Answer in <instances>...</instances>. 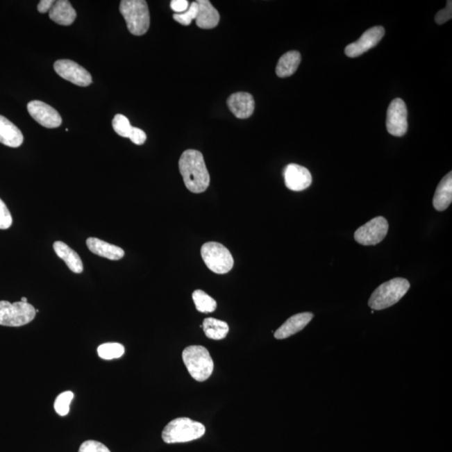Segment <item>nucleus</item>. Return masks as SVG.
I'll return each instance as SVG.
<instances>
[{
  "label": "nucleus",
  "mask_w": 452,
  "mask_h": 452,
  "mask_svg": "<svg viewBox=\"0 0 452 452\" xmlns=\"http://www.w3.org/2000/svg\"><path fill=\"white\" fill-rule=\"evenodd\" d=\"M178 168L186 188L190 192H205L210 185V177L208 172L203 154L199 151L188 149L182 153Z\"/></svg>",
  "instance_id": "nucleus-1"
},
{
  "label": "nucleus",
  "mask_w": 452,
  "mask_h": 452,
  "mask_svg": "<svg viewBox=\"0 0 452 452\" xmlns=\"http://www.w3.org/2000/svg\"><path fill=\"white\" fill-rule=\"evenodd\" d=\"M410 287V283L405 278L391 279L376 289L370 296L369 306L376 311L392 307L402 299Z\"/></svg>",
  "instance_id": "nucleus-2"
},
{
  "label": "nucleus",
  "mask_w": 452,
  "mask_h": 452,
  "mask_svg": "<svg viewBox=\"0 0 452 452\" xmlns=\"http://www.w3.org/2000/svg\"><path fill=\"white\" fill-rule=\"evenodd\" d=\"M206 433V426L190 418H177L165 427L162 438L167 444L185 443L201 438Z\"/></svg>",
  "instance_id": "nucleus-3"
},
{
  "label": "nucleus",
  "mask_w": 452,
  "mask_h": 452,
  "mask_svg": "<svg viewBox=\"0 0 452 452\" xmlns=\"http://www.w3.org/2000/svg\"><path fill=\"white\" fill-rule=\"evenodd\" d=\"M187 369L195 380L203 382L211 376L214 361L209 351L203 346H189L182 354Z\"/></svg>",
  "instance_id": "nucleus-4"
},
{
  "label": "nucleus",
  "mask_w": 452,
  "mask_h": 452,
  "mask_svg": "<svg viewBox=\"0 0 452 452\" xmlns=\"http://www.w3.org/2000/svg\"><path fill=\"white\" fill-rule=\"evenodd\" d=\"M119 10L130 33L140 36L147 33L150 26L148 3L144 0H123Z\"/></svg>",
  "instance_id": "nucleus-5"
},
{
  "label": "nucleus",
  "mask_w": 452,
  "mask_h": 452,
  "mask_svg": "<svg viewBox=\"0 0 452 452\" xmlns=\"http://www.w3.org/2000/svg\"><path fill=\"white\" fill-rule=\"evenodd\" d=\"M36 309L28 303L0 301V325L6 327H20L33 321Z\"/></svg>",
  "instance_id": "nucleus-6"
},
{
  "label": "nucleus",
  "mask_w": 452,
  "mask_h": 452,
  "mask_svg": "<svg viewBox=\"0 0 452 452\" xmlns=\"http://www.w3.org/2000/svg\"><path fill=\"white\" fill-rule=\"evenodd\" d=\"M201 256L210 271L217 274H226L234 266V259L229 250L222 244L207 242L201 247Z\"/></svg>",
  "instance_id": "nucleus-7"
},
{
  "label": "nucleus",
  "mask_w": 452,
  "mask_h": 452,
  "mask_svg": "<svg viewBox=\"0 0 452 452\" xmlns=\"http://www.w3.org/2000/svg\"><path fill=\"white\" fill-rule=\"evenodd\" d=\"M389 231V223L382 217H376L358 228L354 239L363 246H376L385 238Z\"/></svg>",
  "instance_id": "nucleus-8"
},
{
  "label": "nucleus",
  "mask_w": 452,
  "mask_h": 452,
  "mask_svg": "<svg viewBox=\"0 0 452 452\" xmlns=\"http://www.w3.org/2000/svg\"><path fill=\"white\" fill-rule=\"evenodd\" d=\"M408 112L405 101L396 99L391 101L387 112L386 127L391 135L404 136L408 129Z\"/></svg>",
  "instance_id": "nucleus-9"
},
{
  "label": "nucleus",
  "mask_w": 452,
  "mask_h": 452,
  "mask_svg": "<svg viewBox=\"0 0 452 452\" xmlns=\"http://www.w3.org/2000/svg\"><path fill=\"white\" fill-rule=\"evenodd\" d=\"M57 74L79 87H88L92 83V76L79 64L71 60H59L54 64Z\"/></svg>",
  "instance_id": "nucleus-10"
},
{
  "label": "nucleus",
  "mask_w": 452,
  "mask_h": 452,
  "mask_svg": "<svg viewBox=\"0 0 452 452\" xmlns=\"http://www.w3.org/2000/svg\"><path fill=\"white\" fill-rule=\"evenodd\" d=\"M27 108L30 115L44 128H56L62 125V119L60 113L43 101H32L28 103Z\"/></svg>",
  "instance_id": "nucleus-11"
},
{
  "label": "nucleus",
  "mask_w": 452,
  "mask_h": 452,
  "mask_svg": "<svg viewBox=\"0 0 452 452\" xmlns=\"http://www.w3.org/2000/svg\"><path fill=\"white\" fill-rule=\"evenodd\" d=\"M385 31L384 27L376 26L366 31L357 42L349 44L345 48V54L351 58L363 55L370 49L376 47L378 43L384 37Z\"/></svg>",
  "instance_id": "nucleus-12"
},
{
  "label": "nucleus",
  "mask_w": 452,
  "mask_h": 452,
  "mask_svg": "<svg viewBox=\"0 0 452 452\" xmlns=\"http://www.w3.org/2000/svg\"><path fill=\"white\" fill-rule=\"evenodd\" d=\"M283 175L287 188L296 192L308 189L312 184L311 173L305 167L299 165H288L284 169Z\"/></svg>",
  "instance_id": "nucleus-13"
},
{
  "label": "nucleus",
  "mask_w": 452,
  "mask_h": 452,
  "mask_svg": "<svg viewBox=\"0 0 452 452\" xmlns=\"http://www.w3.org/2000/svg\"><path fill=\"white\" fill-rule=\"evenodd\" d=\"M228 108L239 119H246L254 112L255 100L250 93L236 92L227 100Z\"/></svg>",
  "instance_id": "nucleus-14"
},
{
  "label": "nucleus",
  "mask_w": 452,
  "mask_h": 452,
  "mask_svg": "<svg viewBox=\"0 0 452 452\" xmlns=\"http://www.w3.org/2000/svg\"><path fill=\"white\" fill-rule=\"evenodd\" d=\"M313 315L311 312H301L288 319L276 330L274 337L276 340H285L301 331L310 323Z\"/></svg>",
  "instance_id": "nucleus-15"
},
{
  "label": "nucleus",
  "mask_w": 452,
  "mask_h": 452,
  "mask_svg": "<svg viewBox=\"0 0 452 452\" xmlns=\"http://www.w3.org/2000/svg\"><path fill=\"white\" fill-rule=\"evenodd\" d=\"M199 13L196 19L197 26L205 30H210L218 26L221 16L209 0H198Z\"/></svg>",
  "instance_id": "nucleus-16"
},
{
  "label": "nucleus",
  "mask_w": 452,
  "mask_h": 452,
  "mask_svg": "<svg viewBox=\"0 0 452 452\" xmlns=\"http://www.w3.org/2000/svg\"><path fill=\"white\" fill-rule=\"evenodd\" d=\"M87 246L93 254L108 260H121L125 255V252L122 248L94 237H90L87 240Z\"/></svg>",
  "instance_id": "nucleus-17"
},
{
  "label": "nucleus",
  "mask_w": 452,
  "mask_h": 452,
  "mask_svg": "<svg viewBox=\"0 0 452 452\" xmlns=\"http://www.w3.org/2000/svg\"><path fill=\"white\" fill-rule=\"evenodd\" d=\"M49 17L60 26H68L75 22L76 12L67 0H58L49 11Z\"/></svg>",
  "instance_id": "nucleus-18"
},
{
  "label": "nucleus",
  "mask_w": 452,
  "mask_h": 452,
  "mask_svg": "<svg viewBox=\"0 0 452 452\" xmlns=\"http://www.w3.org/2000/svg\"><path fill=\"white\" fill-rule=\"evenodd\" d=\"M23 142L22 131L6 117L0 115V142L10 148H18Z\"/></svg>",
  "instance_id": "nucleus-19"
},
{
  "label": "nucleus",
  "mask_w": 452,
  "mask_h": 452,
  "mask_svg": "<svg viewBox=\"0 0 452 452\" xmlns=\"http://www.w3.org/2000/svg\"><path fill=\"white\" fill-rule=\"evenodd\" d=\"M59 258L66 262L69 269L74 274H81L84 270L83 260L74 250L62 242H56L53 245Z\"/></svg>",
  "instance_id": "nucleus-20"
},
{
  "label": "nucleus",
  "mask_w": 452,
  "mask_h": 452,
  "mask_svg": "<svg viewBox=\"0 0 452 452\" xmlns=\"http://www.w3.org/2000/svg\"><path fill=\"white\" fill-rule=\"evenodd\" d=\"M452 201V173L447 174L437 186L433 199L435 210L444 211L447 209Z\"/></svg>",
  "instance_id": "nucleus-21"
},
{
  "label": "nucleus",
  "mask_w": 452,
  "mask_h": 452,
  "mask_svg": "<svg viewBox=\"0 0 452 452\" xmlns=\"http://www.w3.org/2000/svg\"><path fill=\"white\" fill-rule=\"evenodd\" d=\"M301 63V54L299 51H291L281 57L276 65V73L281 78L291 76L297 70Z\"/></svg>",
  "instance_id": "nucleus-22"
},
{
  "label": "nucleus",
  "mask_w": 452,
  "mask_h": 452,
  "mask_svg": "<svg viewBox=\"0 0 452 452\" xmlns=\"http://www.w3.org/2000/svg\"><path fill=\"white\" fill-rule=\"evenodd\" d=\"M202 328L206 337L214 340H224L229 333V326L226 321L213 317H208L203 320Z\"/></svg>",
  "instance_id": "nucleus-23"
},
{
  "label": "nucleus",
  "mask_w": 452,
  "mask_h": 452,
  "mask_svg": "<svg viewBox=\"0 0 452 452\" xmlns=\"http://www.w3.org/2000/svg\"><path fill=\"white\" fill-rule=\"evenodd\" d=\"M195 307L203 313L213 312L217 309V303L215 299L202 290H196L192 294Z\"/></svg>",
  "instance_id": "nucleus-24"
},
{
  "label": "nucleus",
  "mask_w": 452,
  "mask_h": 452,
  "mask_svg": "<svg viewBox=\"0 0 452 452\" xmlns=\"http://www.w3.org/2000/svg\"><path fill=\"white\" fill-rule=\"evenodd\" d=\"M97 353L101 358L105 360H112L119 358L124 355L125 349L124 345L117 343H108L101 344L97 349Z\"/></svg>",
  "instance_id": "nucleus-25"
},
{
  "label": "nucleus",
  "mask_w": 452,
  "mask_h": 452,
  "mask_svg": "<svg viewBox=\"0 0 452 452\" xmlns=\"http://www.w3.org/2000/svg\"><path fill=\"white\" fill-rule=\"evenodd\" d=\"M112 128L118 135L129 138L133 127L127 117L122 114H117L112 120Z\"/></svg>",
  "instance_id": "nucleus-26"
},
{
  "label": "nucleus",
  "mask_w": 452,
  "mask_h": 452,
  "mask_svg": "<svg viewBox=\"0 0 452 452\" xmlns=\"http://www.w3.org/2000/svg\"><path fill=\"white\" fill-rule=\"evenodd\" d=\"M73 398H74V394L71 391H66V392L60 394L56 399L54 405L56 412L60 417L67 415L70 411V405Z\"/></svg>",
  "instance_id": "nucleus-27"
},
{
  "label": "nucleus",
  "mask_w": 452,
  "mask_h": 452,
  "mask_svg": "<svg viewBox=\"0 0 452 452\" xmlns=\"http://www.w3.org/2000/svg\"><path fill=\"white\" fill-rule=\"evenodd\" d=\"M199 13V5L197 1L191 3L189 9L183 14H174L173 17L179 24L183 26H188L193 22L196 19Z\"/></svg>",
  "instance_id": "nucleus-28"
},
{
  "label": "nucleus",
  "mask_w": 452,
  "mask_h": 452,
  "mask_svg": "<svg viewBox=\"0 0 452 452\" xmlns=\"http://www.w3.org/2000/svg\"><path fill=\"white\" fill-rule=\"evenodd\" d=\"M12 222H13V219H12L10 210L6 203L0 199V230L9 229Z\"/></svg>",
  "instance_id": "nucleus-29"
},
{
  "label": "nucleus",
  "mask_w": 452,
  "mask_h": 452,
  "mask_svg": "<svg viewBox=\"0 0 452 452\" xmlns=\"http://www.w3.org/2000/svg\"><path fill=\"white\" fill-rule=\"evenodd\" d=\"M78 452H111L103 443L97 441H87L81 444Z\"/></svg>",
  "instance_id": "nucleus-30"
},
{
  "label": "nucleus",
  "mask_w": 452,
  "mask_h": 452,
  "mask_svg": "<svg viewBox=\"0 0 452 452\" xmlns=\"http://www.w3.org/2000/svg\"><path fill=\"white\" fill-rule=\"evenodd\" d=\"M452 18V2L447 1L446 6L445 9L440 10L437 15H435V20L438 24H443L448 22V20L451 19Z\"/></svg>",
  "instance_id": "nucleus-31"
},
{
  "label": "nucleus",
  "mask_w": 452,
  "mask_h": 452,
  "mask_svg": "<svg viewBox=\"0 0 452 452\" xmlns=\"http://www.w3.org/2000/svg\"><path fill=\"white\" fill-rule=\"evenodd\" d=\"M129 140H131L134 144L142 145L146 142L147 135L144 131H142V129L133 127L131 134H130Z\"/></svg>",
  "instance_id": "nucleus-32"
},
{
  "label": "nucleus",
  "mask_w": 452,
  "mask_h": 452,
  "mask_svg": "<svg viewBox=\"0 0 452 452\" xmlns=\"http://www.w3.org/2000/svg\"><path fill=\"white\" fill-rule=\"evenodd\" d=\"M170 7L175 14H183L189 9L190 2L188 0H173L170 3Z\"/></svg>",
  "instance_id": "nucleus-33"
},
{
  "label": "nucleus",
  "mask_w": 452,
  "mask_h": 452,
  "mask_svg": "<svg viewBox=\"0 0 452 452\" xmlns=\"http://www.w3.org/2000/svg\"><path fill=\"white\" fill-rule=\"evenodd\" d=\"M55 2L53 0H42L37 7L40 13H47V12L50 11L52 6H54Z\"/></svg>",
  "instance_id": "nucleus-34"
},
{
  "label": "nucleus",
  "mask_w": 452,
  "mask_h": 452,
  "mask_svg": "<svg viewBox=\"0 0 452 452\" xmlns=\"http://www.w3.org/2000/svg\"><path fill=\"white\" fill-rule=\"evenodd\" d=\"M22 301H23V303H28L26 297H22Z\"/></svg>",
  "instance_id": "nucleus-35"
}]
</instances>
